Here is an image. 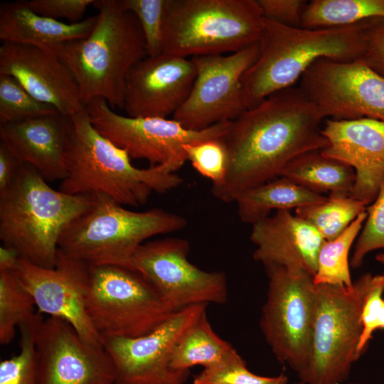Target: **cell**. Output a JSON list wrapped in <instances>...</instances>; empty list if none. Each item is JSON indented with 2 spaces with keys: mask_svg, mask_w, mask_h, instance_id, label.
<instances>
[{
  "mask_svg": "<svg viewBox=\"0 0 384 384\" xmlns=\"http://www.w3.org/2000/svg\"><path fill=\"white\" fill-rule=\"evenodd\" d=\"M324 117L299 87L275 92L231 122L223 141L228 169L211 193L225 203L235 202L252 188L279 176L295 157L321 150L328 142Z\"/></svg>",
  "mask_w": 384,
  "mask_h": 384,
  "instance_id": "6da1fadb",
  "label": "cell"
},
{
  "mask_svg": "<svg viewBox=\"0 0 384 384\" xmlns=\"http://www.w3.org/2000/svg\"><path fill=\"white\" fill-rule=\"evenodd\" d=\"M68 119L67 175L60 191L102 194L122 206L138 207L146 204L153 192L165 193L183 183L174 164L134 166L124 150L94 127L85 108Z\"/></svg>",
  "mask_w": 384,
  "mask_h": 384,
  "instance_id": "7a4b0ae2",
  "label": "cell"
},
{
  "mask_svg": "<svg viewBox=\"0 0 384 384\" xmlns=\"http://www.w3.org/2000/svg\"><path fill=\"white\" fill-rule=\"evenodd\" d=\"M92 5L97 14L91 32L53 53L71 71L85 106L101 98L113 110L122 109L127 76L148 56L144 36L135 15L119 0H95Z\"/></svg>",
  "mask_w": 384,
  "mask_h": 384,
  "instance_id": "3957f363",
  "label": "cell"
},
{
  "mask_svg": "<svg viewBox=\"0 0 384 384\" xmlns=\"http://www.w3.org/2000/svg\"><path fill=\"white\" fill-rule=\"evenodd\" d=\"M366 21L343 27L307 29L263 17L258 57L242 78L247 108L255 107L275 92L294 86L319 59L361 58Z\"/></svg>",
  "mask_w": 384,
  "mask_h": 384,
  "instance_id": "277c9868",
  "label": "cell"
},
{
  "mask_svg": "<svg viewBox=\"0 0 384 384\" xmlns=\"http://www.w3.org/2000/svg\"><path fill=\"white\" fill-rule=\"evenodd\" d=\"M95 195L53 189L22 164L12 184L0 193V239L20 257L42 267L55 266L66 227L91 208Z\"/></svg>",
  "mask_w": 384,
  "mask_h": 384,
  "instance_id": "5b68a950",
  "label": "cell"
},
{
  "mask_svg": "<svg viewBox=\"0 0 384 384\" xmlns=\"http://www.w3.org/2000/svg\"><path fill=\"white\" fill-rule=\"evenodd\" d=\"M186 226V219L178 214L160 208L134 211L105 195L95 194L91 208L63 230L58 248L88 266L133 269V257L146 240Z\"/></svg>",
  "mask_w": 384,
  "mask_h": 384,
  "instance_id": "8992f818",
  "label": "cell"
},
{
  "mask_svg": "<svg viewBox=\"0 0 384 384\" xmlns=\"http://www.w3.org/2000/svg\"><path fill=\"white\" fill-rule=\"evenodd\" d=\"M262 19L257 0H166L163 53L238 52L258 42Z\"/></svg>",
  "mask_w": 384,
  "mask_h": 384,
  "instance_id": "52a82bcc",
  "label": "cell"
},
{
  "mask_svg": "<svg viewBox=\"0 0 384 384\" xmlns=\"http://www.w3.org/2000/svg\"><path fill=\"white\" fill-rule=\"evenodd\" d=\"M361 274L350 286L316 284V314L308 360L297 373L305 384H343L360 358L361 312L373 279Z\"/></svg>",
  "mask_w": 384,
  "mask_h": 384,
  "instance_id": "ba28073f",
  "label": "cell"
},
{
  "mask_svg": "<svg viewBox=\"0 0 384 384\" xmlns=\"http://www.w3.org/2000/svg\"><path fill=\"white\" fill-rule=\"evenodd\" d=\"M89 267L85 309L102 340L146 335L180 310L135 270L115 265Z\"/></svg>",
  "mask_w": 384,
  "mask_h": 384,
  "instance_id": "9c48e42d",
  "label": "cell"
},
{
  "mask_svg": "<svg viewBox=\"0 0 384 384\" xmlns=\"http://www.w3.org/2000/svg\"><path fill=\"white\" fill-rule=\"evenodd\" d=\"M265 267L268 287L260 329L276 358L299 373L309 355L316 284L314 277L301 269Z\"/></svg>",
  "mask_w": 384,
  "mask_h": 384,
  "instance_id": "30bf717a",
  "label": "cell"
},
{
  "mask_svg": "<svg viewBox=\"0 0 384 384\" xmlns=\"http://www.w3.org/2000/svg\"><path fill=\"white\" fill-rule=\"evenodd\" d=\"M94 127L130 158L146 160L149 166L172 163L180 168L187 161L183 146L223 139L231 122L191 130L176 120L159 117H131L116 113L107 101L96 98L85 106Z\"/></svg>",
  "mask_w": 384,
  "mask_h": 384,
  "instance_id": "8fae6325",
  "label": "cell"
},
{
  "mask_svg": "<svg viewBox=\"0 0 384 384\" xmlns=\"http://www.w3.org/2000/svg\"><path fill=\"white\" fill-rule=\"evenodd\" d=\"M259 55L258 42L230 55L194 56L191 91L173 119L191 130L232 122L248 110L242 78Z\"/></svg>",
  "mask_w": 384,
  "mask_h": 384,
  "instance_id": "7c38bea8",
  "label": "cell"
},
{
  "mask_svg": "<svg viewBox=\"0 0 384 384\" xmlns=\"http://www.w3.org/2000/svg\"><path fill=\"white\" fill-rule=\"evenodd\" d=\"M299 82V87L324 119L384 121V77L360 58L319 59Z\"/></svg>",
  "mask_w": 384,
  "mask_h": 384,
  "instance_id": "4fadbf2b",
  "label": "cell"
},
{
  "mask_svg": "<svg viewBox=\"0 0 384 384\" xmlns=\"http://www.w3.org/2000/svg\"><path fill=\"white\" fill-rule=\"evenodd\" d=\"M188 242L166 238L144 242L132 260L133 269L145 277L174 307L223 304L228 282L223 272H208L188 259Z\"/></svg>",
  "mask_w": 384,
  "mask_h": 384,
  "instance_id": "5bb4252c",
  "label": "cell"
},
{
  "mask_svg": "<svg viewBox=\"0 0 384 384\" xmlns=\"http://www.w3.org/2000/svg\"><path fill=\"white\" fill-rule=\"evenodd\" d=\"M207 304L184 307L149 334L136 338L107 337L104 349L121 384H185L189 370L170 366L172 351L183 334L206 311Z\"/></svg>",
  "mask_w": 384,
  "mask_h": 384,
  "instance_id": "9a60e30c",
  "label": "cell"
},
{
  "mask_svg": "<svg viewBox=\"0 0 384 384\" xmlns=\"http://www.w3.org/2000/svg\"><path fill=\"white\" fill-rule=\"evenodd\" d=\"M89 268L59 249L53 268L37 266L20 257L14 269L21 284L32 296L38 313L65 320L85 341L104 348L102 338L92 326L85 309Z\"/></svg>",
  "mask_w": 384,
  "mask_h": 384,
  "instance_id": "2e32d148",
  "label": "cell"
},
{
  "mask_svg": "<svg viewBox=\"0 0 384 384\" xmlns=\"http://www.w3.org/2000/svg\"><path fill=\"white\" fill-rule=\"evenodd\" d=\"M39 384H113L114 368L104 348L85 341L68 321L49 316L37 331Z\"/></svg>",
  "mask_w": 384,
  "mask_h": 384,
  "instance_id": "e0dca14e",
  "label": "cell"
},
{
  "mask_svg": "<svg viewBox=\"0 0 384 384\" xmlns=\"http://www.w3.org/2000/svg\"><path fill=\"white\" fill-rule=\"evenodd\" d=\"M196 76L191 59L166 53L147 56L127 76L123 109L131 117L173 116L188 98Z\"/></svg>",
  "mask_w": 384,
  "mask_h": 384,
  "instance_id": "ac0fdd59",
  "label": "cell"
},
{
  "mask_svg": "<svg viewBox=\"0 0 384 384\" xmlns=\"http://www.w3.org/2000/svg\"><path fill=\"white\" fill-rule=\"evenodd\" d=\"M321 132L328 142L321 154L355 171L350 196L372 203L384 182V121L325 119Z\"/></svg>",
  "mask_w": 384,
  "mask_h": 384,
  "instance_id": "d6986e66",
  "label": "cell"
},
{
  "mask_svg": "<svg viewBox=\"0 0 384 384\" xmlns=\"http://www.w3.org/2000/svg\"><path fill=\"white\" fill-rule=\"evenodd\" d=\"M0 75L15 78L36 100L70 116L85 108L69 68L53 52L38 47L2 43Z\"/></svg>",
  "mask_w": 384,
  "mask_h": 384,
  "instance_id": "ffe728a7",
  "label": "cell"
},
{
  "mask_svg": "<svg viewBox=\"0 0 384 384\" xmlns=\"http://www.w3.org/2000/svg\"><path fill=\"white\" fill-rule=\"evenodd\" d=\"M68 119L60 112L0 124V142L47 182L67 175Z\"/></svg>",
  "mask_w": 384,
  "mask_h": 384,
  "instance_id": "44dd1931",
  "label": "cell"
},
{
  "mask_svg": "<svg viewBox=\"0 0 384 384\" xmlns=\"http://www.w3.org/2000/svg\"><path fill=\"white\" fill-rule=\"evenodd\" d=\"M250 240L255 245L253 259L264 267L301 269L313 277L326 241L314 227L286 210L254 223Z\"/></svg>",
  "mask_w": 384,
  "mask_h": 384,
  "instance_id": "7402d4cb",
  "label": "cell"
},
{
  "mask_svg": "<svg viewBox=\"0 0 384 384\" xmlns=\"http://www.w3.org/2000/svg\"><path fill=\"white\" fill-rule=\"evenodd\" d=\"M95 21L94 16L65 23L35 13L25 1L1 3L0 39L2 43L33 46L53 53L60 45L87 36Z\"/></svg>",
  "mask_w": 384,
  "mask_h": 384,
  "instance_id": "603a6c76",
  "label": "cell"
},
{
  "mask_svg": "<svg viewBox=\"0 0 384 384\" xmlns=\"http://www.w3.org/2000/svg\"><path fill=\"white\" fill-rule=\"evenodd\" d=\"M326 198L286 178L278 176L243 192L235 203L240 220L253 225L268 217L272 210L297 209L321 203Z\"/></svg>",
  "mask_w": 384,
  "mask_h": 384,
  "instance_id": "cb8c5ba5",
  "label": "cell"
},
{
  "mask_svg": "<svg viewBox=\"0 0 384 384\" xmlns=\"http://www.w3.org/2000/svg\"><path fill=\"white\" fill-rule=\"evenodd\" d=\"M311 191L329 196H350L355 171L349 166L323 155L320 150L304 153L291 160L279 176Z\"/></svg>",
  "mask_w": 384,
  "mask_h": 384,
  "instance_id": "d4e9b609",
  "label": "cell"
},
{
  "mask_svg": "<svg viewBox=\"0 0 384 384\" xmlns=\"http://www.w3.org/2000/svg\"><path fill=\"white\" fill-rule=\"evenodd\" d=\"M237 353L213 330L205 311L176 343L170 366L177 370H189L195 366L206 368L224 362Z\"/></svg>",
  "mask_w": 384,
  "mask_h": 384,
  "instance_id": "484cf974",
  "label": "cell"
},
{
  "mask_svg": "<svg viewBox=\"0 0 384 384\" xmlns=\"http://www.w3.org/2000/svg\"><path fill=\"white\" fill-rule=\"evenodd\" d=\"M384 18V0H312L303 14L302 28L326 29Z\"/></svg>",
  "mask_w": 384,
  "mask_h": 384,
  "instance_id": "4316f807",
  "label": "cell"
},
{
  "mask_svg": "<svg viewBox=\"0 0 384 384\" xmlns=\"http://www.w3.org/2000/svg\"><path fill=\"white\" fill-rule=\"evenodd\" d=\"M366 217V211L361 213L340 235L324 242L318 254L317 268L314 276L315 284L351 285L349 252Z\"/></svg>",
  "mask_w": 384,
  "mask_h": 384,
  "instance_id": "83f0119b",
  "label": "cell"
},
{
  "mask_svg": "<svg viewBox=\"0 0 384 384\" xmlns=\"http://www.w3.org/2000/svg\"><path fill=\"white\" fill-rule=\"evenodd\" d=\"M366 208L364 203L350 196H329L321 203L295 209V215L328 241L340 235Z\"/></svg>",
  "mask_w": 384,
  "mask_h": 384,
  "instance_id": "f1b7e54d",
  "label": "cell"
},
{
  "mask_svg": "<svg viewBox=\"0 0 384 384\" xmlns=\"http://www.w3.org/2000/svg\"><path fill=\"white\" fill-rule=\"evenodd\" d=\"M32 296L21 284L15 269L0 270V343L7 345L16 329L36 314Z\"/></svg>",
  "mask_w": 384,
  "mask_h": 384,
  "instance_id": "f546056e",
  "label": "cell"
},
{
  "mask_svg": "<svg viewBox=\"0 0 384 384\" xmlns=\"http://www.w3.org/2000/svg\"><path fill=\"white\" fill-rule=\"evenodd\" d=\"M43 320L41 314L37 311L19 326L21 351L0 363V384H39L36 337Z\"/></svg>",
  "mask_w": 384,
  "mask_h": 384,
  "instance_id": "4dcf8cb0",
  "label": "cell"
},
{
  "mask_svg": "<svg viewBox=\"0 0 384 384\" xmlns=\"http://www.w3.org/2000/svg\"><path fill=\"white\" fill-rule=\"evenodd\" d=\"M58 112L33 97L14 77L0 75V124Z\"/></svg>",
  "mask_w": 384,
  "mask_h": 384,
  "instance_id": "1f68e13d",
  "label": "cell"
},
{
  "mask_svg": "<svg viewBox=\"0 0 384 384\" xmlns=\"http://www.w3.org/2000/svg\"><path fill=\"white\" fill-rule=\"evenodd\" d=\"M193 384H289L284 374L262 376L252 373L243 358L235 353L216 366L204 368L193 379Z\"/></svg>",
  "mask_w": 384,
  "mask_h": 384,
  "instance_id": "d6a6232c",
  "label": "cell"
},
{
  "mask_svg": "<svg viewBox=\"0 0 384 384\" xmlns=\"http://www.w3.org/2000/svg\"><path fill=\"white\" fill-rule=\"evenodd\" d=\"M120 6L138 19L146 42L147 55L163 53V28L166 0H119Z\"/></svg>",
  "mask_w": 384,
  "mask_h": 384,
  "instance_id": "836d02e7",
  "label": "cell"
},
{
  "mask_svg": "<svg viewBox=\"0 0 384 384\" xmlns=\"http://www.w3.org/2000/svg\"><path fill=\"white\" fill-rule=\"evenodd\" d=\"M223 139L183 146L187 161L198 174L210 180L212 186L223 181L228 169V152Z\"/></svg>",
  "mask_w": 384,
  "mask_h": 384,
  "instance_id": "e575fe53",
  "label": "cell"
},
{
  "mask_svg": "<svg viewBox=\"0 0 384 384\" xmlns=\"http://www.w3.org/2000/svg\"><path fill=\"white\" fill-rule=\"evenodd\" d=\"M367 217L356 240L350 266L360 267L366 256L373 250H384V182L374 200L366 208Z\"/></svg>",
  "mask_w": 384,
  "mask_h": 384,
  "instance_id": "d590c367",
  "label": "cell"
},
{
  "mask_svg": "<svg viewBox=\"0 0 384 384\" xmlns=\"http://www.w3.org/2000/svg\"><path fill=\"white\" fill-rule=\"evenodd\" d=\"M384 274L373 276L361 312V334L358 346L359 356L367 348L374 332L384 330Z\"/></svg>",
  "mask_w": 384,
  "mask_h": 384,
  "instance_id": "8d00e7d4",
  "label": "cell"
},
{
  "mask_svg": "<svg viewBox=\"0 0 384 384\" xmlns=\"http://www.w3.org/2000/svg\"><path fill=\"white\" fill-rule=\"evenodd\" d=\"M35 13L50 18H66L70 23L81 21L95 0H30L25 1Z\"/></svg>",
  "mask_w": 384,
  "mask_h": 384,
  "instance_id": "74e56055",
  "label": "cell"
},
{
  "mask_svg": "<svg viewBox=\"0 0 384 384\" xmlns=\"http://www.w3.org/2000/svg\"><path fill=\"white\" fill-rule=\"evenodd\" d=\"M363 52L360 59L384 77V18L367 20L363 30Z\"/></svg>",
  "mask_w": 384,
  "mask_h": 384,
  "instance_id": "f35d334b",
  "label": "cell"
},
{
  "mask_svg": "<svg viewBox=\"0 0 384 384\" xmlns=\"http://www.w3.org/2000/svg\"><path fill=\"white\" fill-rule=\"evenodd\" d=\"M263 17L294 28H302L308 1L305 0H257Z\"/></svg>",
  "mask_w": 384,
  "mask_h": 384,
  "instance_id": "ab89813d",
  "label": "cell"
},
{
  "mask_svg": "<svg viewBox=\"0 0 384 384\" xmlns=\"http://www.w3.org/2000/svg\"><path fill=\"white\" fill-rule=\"evenodd\" d=\"M21 166L18 159L0 142V193L12 184Z\"/></svg>",
  "mask_w": 384,
  "mask_h": 384,
  "instance_id": "60d3db41",
  "label": "cell"
},
{
  "mask_svg": "<svg viewBox=\"0 0 384 384\" xmlns=\"http://www.w3.org/2000/svg\"><path fill=\"white\" fill-rule=\"evenodd\" d=\"M19 257L16 250L2 245L0 247V270L14 269Z\"/></svg>",
  "mask_w": 384,
  "mask_h": 384,
  "instance_id": "b9f144b4",
  "label": "cell"
},
{
  "mask_svg": "<svg viewBox=\"0 0 384 384\" xmlns=\"http://www.w3.org/2000/svg\"><path fill=\"white\" fill-rule=\"evenodd\" d=\"M375 260L380 263L384 264V252L377 254Z\"/></svg>",
  "mask_w": 384,
  "mask_h": 384,
  "instance_id": "7bdbcfd3",
  "label": "cell"
},
{
  "mask_svg": "<svg viewBox=\"0 0 384 384\" xmlns=\"http://www.w3.org/2000/svg\"><path fill=\"white\" fill-rule=\"evenodd\" d=\"M293 384H305L302 382H299V383H293ZM343 384H362V383H343ZM373 384H381V383H373Z\"/></svg>",
  "mask_w": 384,
  "mask_h": 384,
  "instance_id": "ee69618b",
  "label": "cell"
},
{
  "mask_svg": "<svg viewBox=\"0 0 384 384\" xmlns=\"http://www.w3.org/2000/svg\"><path fill=\"white\" fill-rule=\"evenodd\" d=\"M113 384H121V383H119L115 382V383H113Z\"/></svg>",
  "mask_w": 384,
  "mask_h": 384,
  "instance_id": "f6af8a7d",
  "label": "cell"
}]
</instances>
